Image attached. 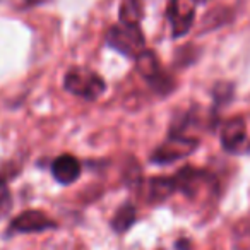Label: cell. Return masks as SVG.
I'll return each mask as SVG.
<instances>
[{
    "label": "cell",
    "mask_w": 250,
    "mask_h": 250,
    "mask_svg": "<svg viewBox=\"0 0 250 250\" xmlns=\"http://www.w3.org/2000/svg\"><path fill=\"white\" fill-rule=\"evenodd\" d=\"M65 89L84 100H98L104 93V81L86 67H74L65 74Z\"/></svg>",
    "instance_id": "obj_1"
},
{
    "label": "cell",
    "mask_w": 250,
    "mask_h": 250,
    "mask_svg": "<svg viewBox=\"0 0 250 250\" xmlns=\"http://www.w3.org/2000/svg\"><path fill=\"white\" fill-rule=\"evenodd\" d=\"M108 43L111 48L125 57H139L144 52V35L139 24H118L108 31Z\"/></svg>",
    "instance_id": "obj_2"
},
{
    "label": "cell",
    "mask_w": 250,
    "mask_h": 250,
    "mask_svg": "<svg viewBox=\"0 0 250 250\" xmlns=\"http://www.w3.org/2000/svg\"><path fill=\"white\" fill-rule=\"evenodd\" d=\"M195 147H197V141L190 139V137L180 136V134H173L170 139L165 141V143L154 151L151 160L160 165L173 163V161L190 154Z\"/></svg>",
    "instance_id": "obj_3"
},
{
    "label": "cell",
    "mask_w": 250,
    "mask_h": 250,
    "mask_svg": "<svg viewBox=\"0 0 250 250\" xmlns=\"http://www.w3.org/2000/svg\"><path fill=\"white\" fill-rule=\"evenodd\" d=\"M195 16V0H171L168 7L173 36H184L190 29Z\"/></svg>",
    "instance_id": "obj_4"
},
{
    "label": "cell",
    "mask_w": 250,
    "mask_h": 250,
    "mask_svg": "<svg viewBox=\"0 0 250 250\" xmlns=\"http://www.w3.org/2000/svg\"><path fill=\"white\" fill-rule=\"evenodd\" d=\"M55 221L50 219L45 212L36 211V209H29L24 211L11 223V231L16 233H36V231H45V229L55 228Z\"/></svg>",
    "instance_id": "obj_5"
},
{
    "label": "cell",
    "mask_w": 250,
    "mask_h": 250,
    "mask_svg": "<svg viewBox=\"0 0 250 250\" xmlns=\"http://www.w3.org/2000/svg\"><path fill=\"white\" fill-rule=\"evenodd\" d=\"M221 143L226 151H240L247 143V125L240 117L229 118L221 129Z\"/></svg>",
    "instance_id": "obj_6"
},
{
    "label": "cell",
    "mask_w": 250,
    "mask_h": 250,
    "mask_svg": "<svg viewBox=\"0 0 250 250\" xmlns=\"http://www.w3.org/2000/svg\"><path fill=\"white\" fill-rule=\"evenodd\" d=\"M208 180L209 175L202 170H197V168H184V170H180V173L173 177L177 190L187 195H195L202 185L208 184Z\"/></svg>",
    "instance_id": "obj_7"
},
{
    "label": "cell",
    "mask_w": 250,
    "mask_h": 250,
    "mask_svg": "<svg viewBox=\"0 0 250 250\" xmlns=\"http://www.w3.org/2000/svg\"><path fill=\"white\" fill-rule=\"evenodd\" d=\"M52 173L60 184H72L81 175V163L70 154H62L52 163Z\"/></svg>",
    "instance_id": "obj_8"
},
{
    "label": "cell",
    "mask_w": 250,
    "mask_h": 250,
    "mask_svg": "<svg viewBox=\"0 0 250 250\" xmlns=\"http://www.w3.org/2000/svg\"><path fill=\"white\" fill-rule=\"evenodd\" d=\"M147 195L154 201H161V199H167L177 190L175 187L173 178H165V177H156L153 180H149L147 184Z\"/></svg>",
    "instance_id": "obj_9"
},
{
    "label": "cell",
    "mask_w": 250,
    "mask_h": 250,
    "mask_svg": "<svg viewBox=\"0 0 250 250\" xmlns=\"http://www.w3.org/2000/svg\"><path fill=\"white\" fill-rule=\"evenodd\" d=\"M136 219H137L136 208H134L132 204H124L117 211V214H115L113 221H111V226H113L115 231L124 233V231H127L134 223H136Z\"/></svg>",
    "instance_id": "obj_10"
},
{
    "label": "cell",
    "mask_w": 250,
    "mask_h": 250,
    "mask_svg": "<svg viewBox=\"0 0 250 250\" xmlns=\"http://www.w3.org/2000/svg\"><path fill=\"white\" fill-rule=\"evenodd\" d=\"M136 62H137V69H139V72L143 74L147 81H151L154 76H158V74L161 72L160 63H158V59H156V55H154L153 52H147V50H144L139 57H136Z\"/></svg>",
    "instance_id": "obj_11"
},
{
    "label": "cell",
    "mask_w": 250,
    "mask_h": 250,
    "mask_svg": "<svg viewBox=\"0 0 250 250\" xmlns=\"http://www.w3.org/2000/svg\"><path fill=\"white\" fill-rule=\"evenodd\" d=\"M143 12H141L139 0H122L120 5V21L124 24H139Z\"/></svg>",
    "instance_id": "obj_12"
},
{
    "label": "cell",
    "mask_w": 250,
    "mask_h": 250,
    "mask_svg": "<svg viewBox=\"0 0 250 250\" xmlns=\"http://www.w3.org/2000/svg\"><path fill=\"white\" fill-rule=\"evenodd\" d=\"M12 208V199L11 194H9L7 184L2 177H0V219L4 218Z\"/></svg>",
    "instance_id": "obj_13"
}]
</instances>
